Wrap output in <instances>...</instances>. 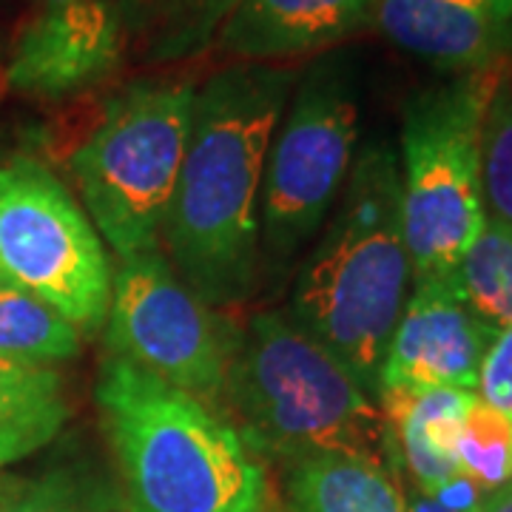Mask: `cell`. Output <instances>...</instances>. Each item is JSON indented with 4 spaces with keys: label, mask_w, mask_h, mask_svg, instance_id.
Returning a JSON list of instances; mask_svg holds the SVG:
<instances>
[{
    "label": "cell",
    "mask_w": 512,
    "mask_h": 512,
    "mask_svg": "<svg viewBox=\"0 0 512 512\" xmlns=\"http://www.w3.org/2000/svg\"><path fill=\"white\" fill-rule=\"evenodd\" d=\"M94 396L126 512H271L265 461L214 407L111 353Z\"/></svg>",
    "instance_id": "obj_3"
},
{
    "label": "cell",
    "mask_w": 512,
    "mask_h": 512,
    "mask_svg": "<svg viewBox=\"0 0 512 512\" xmlns=\"http://www.w3.org/2000/svg\"><path fill=\"white\" fill-rule=\"evenodd\" d=\"M80 342V330L46 302L0 282V359L52 367L74 359Z\"/></svg>",
    "instance_id": "obj_18"
},
{
    "label": "cell",
    "mask_w": 512,
    "mask_h": 512,
    "mask_svg": "<svg viewBox=\"0 0 512 512\" xmlns=\"http://www.w3.org/2000/svg\"><path fill=\"white\" fill-rule=\"evenodd\" d=\"M256 456L285 464L322 453L387 461V424L359 379L288 311H262L239 333L220 416Z\"/></svg>",
    "instance_id": "obj_4"
},
{
    "label": "cell",
    "mask_w": 512,
    "mask_h": 512,
    "mask_svg": "<svg viewBox=\"0 0 512 512\" xmlns=\"http://www.w3.org/2000/svg\"><path fill=\"white\" fill-rule=\"evenodd\" d=\"M128 49V26L114 0L46 6L6 63V86L32 100H66L109 80Z\"/></svg>",
    "instance_id": "obj_10"
},
{
    "label": "cell",
    "mask_w": 512,
    "mask_h": 512,
    "mask_svg": "<svg viewBox=\"0 0 512 512\" xmlns=\"http://www.w3.org/2000/svg\"><path fill=\"white\" fill-rule=\"evenodd\" d=\"M356 143L359 100L348 57H316L296 77L265 163L259 259L271 279L288 274L325 225L348 183Z\"/></svg>",
    "instance_id": "obj_7"
},
{
    "label": "cell",
    "mask_w": 512,
    "mask_h": 512,
    "mask_svg": "<svg viewBox=\"0 0 512 512\" xmlns=\"http://www.w3.org/2000/svg\"><path fill=\"white\" fill-rule=\"evenodd\" d=\"M285 467V512H404L402 484L382 458L322 453Z\"/></svg>",
    "instance_id": "obj_15"
},
{
    "label": "cell",
    "mask_w": 512,
    "mask_h": 512,
    "mask_svg": "<svg viewBox=\"0 0 512 512\" xmlns=\"http://www.w3.org/2000/svg\"><path fill=\"white\" fill-rule=\"evenodd\" d=\"M72 416L55 367L0 359V470L43 450Z\"/></svg>",
    "instance_id": "obj_16"
},
{
    "label": "cell",
    "mask_w": 512,
    "mask_h": 512,
    "mask_svg": "<svg viewBox=\"0 0 512 512\" xmlns=\"http://www.w3.org/2000/svg\"><path fill=\"white\" fill-rule=\"evenodd\" d=\"M504 66L416 92L402 123V225L413 285L456 282L458 262L487 220L481 128Z\"/></svg>",
    "instance_id": "obj_5"
},
{
    "label": "cell",
    "mask_w": 512,
    "mask_h": 512,
    "mask_svg": "<svg viewBox=\"0 0 512 512\" xmlns=\"http://www.w3.org/2000/svg\"><path fill=\"white\" fill-rule=\"evenodd\" d=\"M373 23L399 49L458 77L501 66L512 0H379Z\"/></svg>",
    "instance_id": "obj_12"
},
{
    "label": "cell",
    "mask_w": 512,
    "mask_h": 512,
    "mask_svg": "<svg viewBox=\"0 0 512 512\" xmlns=\"http://www.w3.org/2000/svg\"><path fill=\"white\" fill-rule=\"evenodd\" d=\"M399 484H402L404 495V512H481L484 498L490 495L484 493L478 484H473L467 476L458 478L456 484H450L439 495L421 493L419 487L407 484L402 478H399Z\"/></svg>",
    "instance_id": "obj_24"
},
{
    "label": "cell",
    "mask_w": 512,
    "mask_h": 512,
    "mask_svg": "<svg viewBox=\"0 0 512 512\" xmlns=\"http://www.w3.org/2000/svg\"><path fill=\"white\" fill-rule=\"evenodd\" d=\"M239 0H123L128 37L151 63H174L205 52Z\"/></svg>",
    "instance_id": "obj_17"
},
{
    "label": "cell",
    "mask_w": 512,
    "mask_h": 512,
    "mask_svg": "<svg viewBox=\"0 0 512 512\" xmlns=\"http://www.w3.org/2000/svg\"><path fill=\"white\" fill-rule=\"evenodd\" d=\"M476 396L512 416V325L495 330L493 342L478 367Z\"/></svg>",
    "instance_id": "obj_23"
},
{
    "label": "cell",
    "mask_w": 512,
    "mask_h": 512,
    "mask_svg": "<svg viewBox=\"0 0 512 512\" xmlns=\"http://www.w3.org/2000/svg\"><path fill=\"white\" fill-rule=\"evenodd\" d=\"M109 490L86 470L60 464L35 476L0 478V512H109Z\"/></svg>",
    "instance_id": "obj_20"
},
{
    "label": "cell",
    "mask_w": 512,
    "mask_h": 512,
    "mask_svg": "<svg viewBox=\"0 0 512 512\" xmlns=\"http://www.w3.org/2000/svg\"><path fill=\"white\" fill-rule=\"evenodd\" d=\"M461 473L484 493H495L512 481V416L473 399L456 436Z\"/></svg>",
    "instance_id": "obj_21"
},
{
    "label": "cell",
    "mask_w": 512,
    "mask_h": 512,
    "mask_svg": "<svg viewBox=\"0 0 512 512\" xmlns=\"http://www.w3.org/2000/svg\"><path fill=\"white\" fill-rule=\"evenodd\" d=\"M111 356L220 413L239 330L185 285L160 251L120 259L106 316Z\"/></svg>",
    "instance_id": "obj_9"
},
{
    "label": "cell",
    "mask_w": 512,
    "mask_h": 512,
    "mask_svg": "<svg viewBox=\"0 0 512 512\" xmlns=\"http://www.w3.org/2000/svg\"><path fill=\"white\" fill-rule=\"evenodd\" d=\"M194 100L197 86L185 77L131 83L72 154L86 214L117 259L160 251Z\"/></svg>",
    "instance_id": "obj_6"
},
{
    "label": "cell",
    "mask_w": 512,
    "mask_h": 512,
    "mask_svg": "<svg viewBox=\"0 0 512 512\" xmlns=\"http://www.w3.org/2000/svg\"><path fill=\"white\" fill-rule=\"evenodd\" d=\"M456 288L493 330L512 325V228L487 217L476 242L458 262Z\"/></svg>",
    "instance_id": "obj_19"
},
{
    "label": "cell",
    "mask_w": 512,
    "mask_h": 512,
    "mask_svg": "<svg viewBox=\"0 0 512 512\" xmlns=\"http://www.w3.org/2000/svg\"><path fill=\"white\" fill-rule=\"evenodd\" d=\"M481 194L487 217L512 228V80L501 77L481 128Z\"/></svg>",
    "instance_id": "obj_22"
},
{
    "label": "cell",
    "mask_w": 512,
    "mask_h": 512,
    "mask_svg": "<svg viewBox=\"0 0 512 512\" xmlns=\"http://www.w3.org/2000/svg\"><path fill=\"white\" fill-rule=\"evenodd\" d=\"M296 77L285 66L237 63L197 89L163 242L171 268L211 308L256 291L265 163Z\"/></svg>",
    "instance_id": "obj_1"
},
{
    "label": "cell",
    "mask_w": 512,
    "mask_h": 512,
    "mask_svg": "<svg viewBox=\"0 0 512 512\" xmlns=\"http://www.w3.org/2000/svg\"><path fill=\"white\" fill-rule=\"evenodd\" d=\"M0 282L46 302L80 336L106 325V245L69 188L29 157L0 165Z\"/></svg>",
    "instance_id": "obj_8"
},
{
    "label": "cell",
    "mask_w": 512,
    "mask_h": 512,
    "mask_svg": "<svg viewBox=\"0 0 512 512\" xmlns=\"http://www.w3.org/2000/svg\"><path fill=\"white\" fill-rule=\"evenodd\" d=\"M481 512H512V481H507L504 487H498L495 493L487 495Z\"/></svg>",
    "instance_id": "obj_25"
},
{
    "label": "cell",
    "mask_w": 512,
    "mask_h": 512,
    "mask_svg": "<svg viewBox=\"0 0 512 512\" xmlns=\"http://www.w3.org/2000/svg\"><path fill=\"white\" fill-rule=\"evenodd\" d=\"M473 399L476 393L461 390H382L390 470L427 495L456 484L464 476L456 436Z\"/></svg>",
    "instance_id": "obj_14"
},
{
    "label": "cell",
    "mask_w": 512,
    "mask_h": 512,
    "mask_svg": "<svg viewBox=\"0 0 512 512\" xmlns=\"http://www.w3.org/2000/svg\"><path fill=\"white\" fill-rule=\"evenodd\" d=\"M495 330L461 299L456 282H419L387 342L376 393L461 390L476 393L478 367Z\"/></svg>",
    "instance_id": "obj_11"
},
{
    "label": "cell",
    "mask_w": 512,
    "mask_h": 512,
    "mask_svg": "<svg viewBox=\"0 0 512 512\" xmlns=\"http://www.w3.org/2000/svg\"><path fill=\"white\" fill-rule=\"evenodd\" d=\"M291 291V316L376 393L387 342L413 282L402 225L399 157L387 146L356 154Z\"/></svg>",
    "instance_id": "obj_2"
},
{
    "label": "cell",
    "mask_w": 512,
    "mask_h": 512,
    "mask_svg": "<svg viewBox=\"0 0 512 512\" xmlns=\"http://www.w3.org/2000/svg\"><path fill=\"white\" fill-rule=\"evenodd\" d=\"M57 3H69V0H46V6H57Z\"/></svg>",
    "instance_id": "obj_26"
},
{
    "label": "cell",
    "mask_w": 512,
    "mask_h": 512,
    "mask_svg": "<svg viewBox=\"0 0 512 512\" xmlns=\"http://www.w3.org/2000/svg\"><path fill=\"white\" fill-rule=\"evenodd\" d=\"M379 0H239L217 43L242 63L322 52L373 20Z\"/></svg>",
    "instance_id": "obj_13"
}]
</instances>
